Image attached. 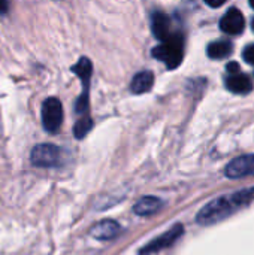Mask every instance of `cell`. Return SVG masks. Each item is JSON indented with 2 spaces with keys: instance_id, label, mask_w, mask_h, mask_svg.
<instances>
[{
  "instance_id": "cell-1",
  "label": "cell",
  "mask_w": 254,
  "mask_h": 255,
  "mask_svg": "<svg viewBox=\"0 0 254 255\" xmlns=\"http://www.w3.org/2000/svg\"><path fill=\"white\" fill-rule=\"evenodd\" d=\"M254 199V188L243 190L238 193H234L231 196H222L210 203H207L199 214L196 215V221L201 226H213L217 224L226 218H229L234 212H237L240 208L249 205Z\"/></svg>"
},
{
  "instance_id": "cell-2",
  "label": "cell",
  "mask_w": 254,
  "mask_h": 255,
  "mask_svg": "<svg viewBox=\"0 0 254 255\" xmlns=\"http://www.w3.org/2000/svg\"><path fill=\"white\" fill-rule=\"evenodd\" d=\"M153 57L163 61L168 69H177L184 57V40L181 34H172L169 39L153 48Z\"/></svg>"
},
{
  "instance_id": "cell-3",
  "label": "cell",
  "mask_w": 254,
  "mask_h": 255,
  "mask_svg": "<svg viewBox=\"0 0 254 255\" xmlns=\"http://www.w3.org/2000/svg\"><path fill=\"white\" fill-rule=\"evenodd\" d=\"M72 72L82 81V93L75 103V112L78 115H88V91H90V78L93 72L91 61L87 57L79 58V61L75 66H72Z\"/></svg>"
},
{
  "instance_id": "cell-4",
  "label": "cell",
  "mask_w": 254,
  "mask_h": 255,
  "mask_svg": "<svg viewBox=\"0 0 254 255\" xmlns=\"http://www.w3.org/2000/svg\"><path fill=\"white\" fill-rule=\"evenodd\" d=\"M63 152L58 146L52 143L36 145L31 151L30 160L36 167H57L61 164Z\"/></svg>"
},
{
  "instance_id": "cell-5",
  "label": "cell",
  "mask_w": 254,
  "mask_h": 255,
  "mask_svg": "<svg viewBox=\"0 0 254 255\" xmlns=\"http://www.w3.org/2000/svg\"><path fill=\"white\" fill-rule=\"evenodd\" d=\"M63 123V106L55 97H49L42 105V124L48 133H57Z\"/></svg>"
},
{
  "instance_id": "cell-6",
  "label": "cell",
  "mask_w": 254,
  "mask_h": 255,
  "mask_svg": "<svg viewBox=\"0 0 254 255\" xmlns=\"http://www.w3.org/2000/svg\"><path fill=\"white\" fill-rule=\"evenodd\" d=\"M183 233H184V227L181 226V224H175L171 230H168L166 233H163L162 236H159L157 239H154V241H151L142 251H141V254H153V253H159V251H162V250H165V248H169V247H172L181 236H183Z\"/></svg>"
},
{
  "instance_id": "cell-7",
  "label": "cell",
  "mask_w": 254,
  "mask_h": 255,
  "mask_svg": "<svg viewBox=\"0 0 254 255\" xmlns=\"http://www.w3.org/2000/svg\"><path fill=\"white\" fill-rule=\"evenodd\" d=\"M226 176L231 179H240L244 176L254 175V154L241 155L235 160H232L226 166Z\"/></svg>"
},
{
  "instance_id": "cell-8",
  "label": "cell",
  "mask_w": 254,
  "mask_h": 255,
  "mask_svg": "<svg viewBox=\"0 0 254 255\" xmlns=\"http://www.w3.org/2000/svg\"><path fill=\"white\" fill-rule=\"evenodd\" d=\"M244 27H246V19H244V15L241 13L240 9H229L225 16L220 19V28L228 33V34H240L244 31Z\"/></svg>"
},
{
  "instance_id": "cell-9",
  "label": "cell",
  "mask_w": 254,
  "mask_h": 255,
  "mask_svg": "<svg viewBox=\"0 0 254 255\" xmlns=\"http://www.w3.org/2000/svg\"><path fill=\"white\" fill-rule=\"evenodd\" d=\"M121 232V226L114 220H103L94 224L90 230V235L97 241H112Z\"/></svg>"
},
{
  "instance_id": "cell-10",
  "label": "cell",
  "mask_w": 254,
  "mask_h": 255,
  "mask_svg": "<svg viewBox=\"0 0 254 255\" xmlns=\"http://www.w3.org/2000/svg\"><path fill=\"white\" fill-rule=\"evenodd\" d=\"M151 30H153V34L160 42H165L166 39H169L172 36L171 18L163 12H154L151 16Z\"/></svg>"
},
{
  "instance_id": "cell-11",
  "label": "cell",
  "mask_w": 254,
  "mask_h": 255,
  "mask_svg": "<svg viewBox=\"0 0 254 255\" xmlns=\"http://www.w3.org/2000/svg\"><path fill=\"white\" fill-rule=\"evenodd\" d=\"M163 206V202L159 197L154 196H145L142 199H139L135 206H133V212L139 217H150L157 214Z\"/></svg>"
},
{
  "instance_id": "cell-12",
  "label": "cell",
  "mask_w": 254,
  "mask_h": 255,
  "mask_svg": "<svg viewBox=\"0 0 254 255\" xmlns=\"http://www.w3.org/2000/svg\"><path fill=\"white\" fill-rule=\"evenodd\" d=\"M226 88L235 94H247L253 90V84L247 75L235 73L226 78Z\"/></svg>"
},
{
  "instance_id": "cell-13",
  "label": "cell",
  "mask_w": 254,
  "mask_h": 255,
  "mask_svg": "<svg viewBox=\"0 0 254 255\" xmlns=\"http://www.w3.org/2000/svg\"><path fill=\"white\" fill-rule=\"evenodd\" d=\"M153 84H154V75L150 70H144V72H139L133 76L132 84H130V90L135 94H142V93L150 91Z\"/></svg>"
},
{
  "instance_id": "cell-14",
  "label": "cell",
  "mask_w": 254,
  "mask_h": 255,
  "mask_svg": "<svg viewBox=\"0 0 254 255\" xmlns=\"http://www.w3.org/2000/svg\"><path fill=\"white\" fill-rule=\"evenodd\" d=\"M234 51V46L231 42H226V40H219V42H213L210 43L208 46V57L213 58V60H222V58H226L232 54Z\"/></svg>"
},
{
  "instance_id": "cell-15",
  "label": "cell",
  "mask_w": 254,
  "mask_h": 255,
  "mask_svg": "<svg viewBox=\"0 0 254 255\" xmlns=\"http://www.w3.org/2000/svg\"><path fill=\"white\" fill-rule=\"evenodd\" d=\"M93 127V121L88 115H84L82 118H79L76 123H75V127H73V134L76 139H82L87 136V133L91 130Z\"/></svg>"
},
{
  "instance_id": "cell-16",
  "label": "cell",
  "mask_w": 254,
  "mask_h": 255,
  "mask_svg": "<svg viewBox=\"0 0 254 255\" xmlns=\"http://www.w3.org/2000/svg\"><path fill=\"white\" fill-rule=\"evenodd\" d=\"M243 57H244V60H246L249 64H253L254 66V43L253 45L246 46V49H244V52H243Z\"/></svg>"
},
{
  "instance_id": "cell-17",
  "label": "cell",
  "mask_w": 254,
  "mask_h": 255,
  "mask_svg": "<svg viewBox=\"0 0 254 255\" xmlns=\"http://www.w3.org/2000/svg\"><path fill=\"white\" fill-rule=\"evenodd\" d=\"M228 72H229L231 75L240 73V64H238V63H229V64H228Z\"/></svg>"
},
{
  "instance_id": "cell-18",
  "label": "cell",
  "mask_w": 254,
  "mask_h": 255,
  "mask_svg": "<svg viewBox=\"0 0 254 255\" xmlns=\"http://www.w3.org/2000/svg\"><path fill=\"white\" fill-rule=\"evenodd\" d=\"M226 0H205V3L211 7H220L222 4H225Z\"/></svg>"
},
{
  "instance_id": "cell-19",
  "label": "cell",
  "mask_w": 254,
  "mask_h": 255,
  "mask_svg": "<svg viewBox=\"0 0 254 255\" xmlns=\"http://www.w3.org/2000/svg\"><path fill=\"white\" fill-rule=\"evenodd\" d=\"M9 9V1L7 0H0V13H6Z\"/></svg>"
},
{
  "instance_id": "cell-20",
  "label": "cell",
  "mask_w": 254,
  "mask_h": 255,
  "mask_svg": "<svg viewBox=\"0 0 254 255\" xmlns=\"http://www.w3.org/2000/svg\"><path fill=\"white\" fill-rule=\"evenodd\" d=\"M250 4L253 6V9H254V0H250Z\"/></svg>"
},
{
  "instance_id": "cell-21",
  "label": "cell",
  "mask_w": 254,
  "mask_h": 255,
  "mask_svg": "<svg viewBox=\"0 0 254 255\" xmlns=\"http://www.w3.org/2000/svg\"><path fill=\"white\" fill-rule=\"evenodd\" d=\"M252 28L254 30V19H253V22H252Z\"/></svg>"
}]
</instances>
